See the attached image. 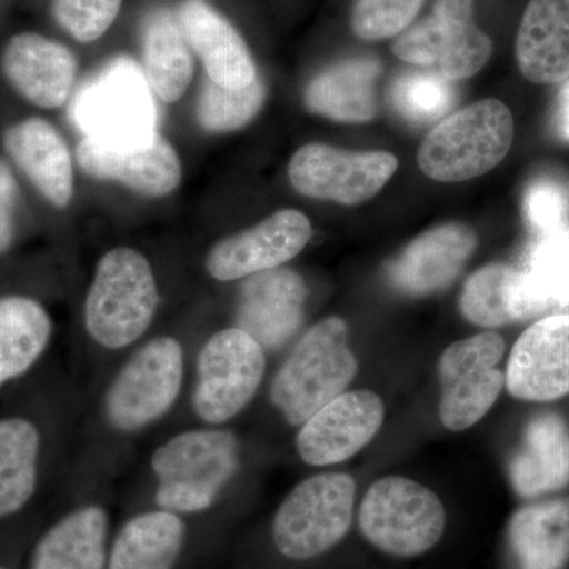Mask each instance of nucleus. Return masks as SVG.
I'll use <instances>...</instances> for the list:
<instances>
[{
    "label": "nucleus",
    "mask_w": 569,
    "mask_h": 569,
    "mask_svg": "<svg viewBox=\"0 0 569 569\" xmlns=\"http://www.w3.org/2000/svg\"><path fill=\"white\" fill-rule=\"evenodd\" d=\"M193 350L181 336L157 332L103 372L84 403L82 473L114 478L133 445L178 413Z\"/></svg>",
    "instance_id": "nucleus-1"
},
{
    "label": "nucleus",
    "mask_w": 569,
    "mask_h": 569,
    "mask_svg": "<svg viewBox=\"0 0 569 569\" xmlns=\"http://www.w3.org/2000/svg\"><path fill=\"white\" fill-rule=\"evenodd\" d=\"M244 468V443L230 426L187 425L157 441L142 462L141 507L187 519L222 507Z\"/></svg>",
    "instance_id": "nucleus-2"
},
{
    "label": "nucleus",
    "mask_w": 569,
    "mask_h": 569,
    "mask_svg": "<svg viewBox=\"0 0 569 569\" xmlns=\"http://www.w3.org/2000/svg\"><path fill=\"white\" fill-rule=\"evenodd\" d=\"M162 306L153 264L141 250L112 247L93 268L81 323L93 358L107 369L151 336Z\"/></svg>",
    "instance_id": "nucleus-3"
},
{
    "label": "nucleus",
    "mask_w": 569,
    "mask_h": 569,
    "mask_svg": "<svg viewBox=\"0 0 569 569\" xmlns=\"http://www.w3.org/2000/svg\"><path fill=\"white\" fill-rule=\"evenodd\" d=\"M268 351L244 329L230 325L194 347L186 408L190 425L230 426L263 387Z\"/></svg>",
    "instance_id": "nucleus-4"
},
{
    "label": "nucleus",
    "mask_w": 569,
    "mask_h": 569,
    "mask_svg": "<svg viewBox=\"0 0 569 569\" xmlns=\"http://www.w3.org/2000/svg\"><path fill=\"white\" fill-rule=\"evenodd\" d=\"M356 372L347 321L325 318L295 340L269 383V402L288 426H302L343 395Z\"/></svg>",
    "instance_id": "nucleus-5"
},
{
    "label": "nucleus",
    "mask_w": 569,
    "mask_h": 569,
    "mask_svg": "<svg viewBox=\"0 0 569 569\" xmlns=\"http://www.w3.org/2000/svg\"><path fill=\"white\" fill-rule=\"evenodd\" d=\"M515 119L507 104L486 99L452 112L427 134L418 164L438 182H463L489 173L508 156Z\"/></svg>",
    "instance_id": "nucleus-6"
},
{
    "label": "nucleus",
    "mask_w": 569,
    "mask_h": 569,
    "mask_svg": "<svg viewBox=\"0 0 569 569\" xmlns=\"http://www.w3.org/2000/svg\"><path fill=\"white\" fill-rule=\"evenodd\" d=\"M355 479L326 471L296 485L272 519L271 537L280 556L305 561L342 541L353 522Z\"/></svg>",
    "instance_id": "nucleus-7"
},
{
    "label": "nucleus",
    "mask_w": 569,
    "mask_h": 569,
    "mask_svg": "<svg viewBox=\"0 0 569 569\" xmlns=\"http://www.w3.org/2000/svg\"><path fill=\"white\" fill-rule=\"evenodd\" d=\"M445 507L436 492L410 478L378 479L359 508L367 541L395 557H418L443 537Z\"/></svg>",
    "instance_id": "nucleus-8"
},
{
    "label": "nucleus",
    "mask_w": 569,
    "mask_h": 569,
    "mask_svg": "<svg viewBox=\"0 0 569 569\" xmlns=\"http://www.w3.org/2000/svg\"><path fill=\"white\" fill-rule=\"evenodd\" d=\"M392 51L402 61L455 82L485 69L492 41L475 21V0H436L432 14L407 29Z\"/></svg>",
    "instance_id": "nucleus-9"
},
{
    "label": "nucleus",
    "mask_w": 569,
    "mask_h": 569,
    "mask_svg": "<svg viewBox=\"0 0 569 569\" xmlns=\"http://www.w3.org/2000/svg\"><path fill=\"white\" fill-rule=\"evenodd\" d=\"M111 477L82 475L84 496L40 531L28 553L26 569H107L114 529Z\"/></svg>",
    "instance_id": "nucleus-10"
},
{
    "label": "nucleus",
    "mask_w": 569,
    "mask_h": 569,
    "mask_svg": "<svg viewBox=\"0 0 569 569\" xmlns=\"http://www.w3.org/2000/svg\"><path fill=\"white\" fill-rule=\"evenodd\" d=\"M82 173L99 181L118 182L148 198H164L181 187V157L159 134L112 138L88 134L77 148Z\"/></svg>",
    "instance_id": "nucleus-11"
},
{
    "label": "nucleus",
    "mask_w": 569,
    "mask_h": 569,
    "mask_svg": "<svg viewBox=\"0 0 569 569\" xmlns=\"http://www.w3.org/2000/svg\"><path fill=\"white\" fill-rule=\"evenodd\" d=\"M503 355V337L493 331L459 340L441 355L440 418L448 430L477 425L497 402L505 387V373L497 369Z\"/></svg>",
    "instance_id": "nucleus-12"
},
{
    "label": "nucleus",
    "mask_w": 569,
    "mask_h": 569,
    "mask_svg": "<svg viewBox=\"0 0 569 569\" xmlns=\"http://www.w3.org/2000/svg\"><path fill=\"white\" fill-rule=\"evenodd\" d=\"M397 167L399 162L389 152H348L310 142L291 157L288 179L307 198L356 206L376 197Z\"/></svg>",
    "instance_id": "nucleus-13"
},
{
    "label": "nucleus",
    "mask_w": 569,
    "mask_h": 569,
    "mask_svg": "<svg viewBox=\"0 0 569 569\" xmlns=\"http://www.w3.org/2000/svg\"><path fill=\"white\" fill-rule=\"evenodd\" d=\"M310 239L312 224L306 213L282 209L247 230L213 242L204 257V271L213 282H241L287 264Z\"/></svg>",
    "instance_id": "nucleus-14"
},
{
    "label": "nucleus",
    "mask_w": 569,
    "mask_h": 569,
    "mask_svg": "<svg viewBox=\"0 0 569 569\" xmlns=\"http://www.w3.org/2000/svg\"><path fill=\"white\" fill-rule=\"evenodd\" d=\"M309 287L293 269H269L241 280L233 325L244 329L269 353L293 342L305 323Z\"/></svg>",
    "instance_id": "nucleus-15"
},
{
    "label": "nucleus",
    "mask_w": 569,
    "mask_h": 569,
    "mask_svg": "<svg viewBox=\"0 0 569 569\" xmlns=\"http://www.w3.org/2000/svg\"><path fill=\"white\" fill-rule=\"evenodd\" d=\"M383 419V400L376 392H343L298 427L296 451L307 466H336L370 443Z\"/></svg>",
    "instance_id": "nucleus-16"
},
{
    "label": "nucleus",
    "mask_w": 569,
    "mask_h": 569,
    "mask_svg": "<svg viewBox=\"0 0 569 569\" xmlns=\"http://www.w3.org/2000/svg\"><path fill=\"white\" fill-rule=\"evenodd\" d=\"M509 395L549 402L569 395V313H553L530 326L509 355Z\"/></svg>",
    "instance_id": "nucleus-17"
},
{
    "label": "nucleus",
    "mask_w": 569,
    "mask_h": 569,
    "mask_svg": "<svg viewBox=\"0 0 569 569\" xmlns=\"http://www.w3.org/2000/svg\"><path fill=\"white\" fill-rule=\"evenodd\" d=\"M0 67L11 88L41 110H58L69 102L78 78L73 51L37 32L10 37L0 56Z\"/></svg>",
    "instance_id": "nucleus-18"
},
{
    "label": "nucleus",
    "mask_w": 569,
    "mask_h": 569,
    "mask_svg": "<svg viewBox=\"0 0 569 569\" xmlns=\"http://www.w3.org/2000/svg\"><path fill=\"white\" fill-rule=\"evenodd\" d=\"M477 246V233L468 224H438L397 254L388 264V279L407 296L437 293L458 279Z\"/></svg>",
    "instance_id": "nucleus-19"
},
{
    "label": "nucleus",
    "mask_w": 569,
    "mask_h": 569,
    "mask_svg": "<svg viewBox=\"0 0 569 569\" xmlns=\"http://www.w3.org/2000/svg\"><path fill=\"white\" fill-rule=\"evenodd\" d=\"M192 519L138 507L112 535L107 569H178L189 549Z\"/></svg>",
    "instance_id": "nucleus-20"
},
{
    "label": "nucleus",
    "mask_w": 569,
    "mask_h": 569,
    "mask_svg": "<svg viewBox=\"0 0 569 569\" xmlns=\"http://www.w3.org/2000/svg\"><path fill=\"white\" fill-rule=\"evenodd\" d=\"M183 32L203 63L208 80L228 89H244L258 78L244 37L204 0H183L178 10Z\"/></svg>",
    "instance_id": "nucleus-21"
},
{
    "label": "nucleus",
    "mask_w": 569,
    "mask_h": 569,
    "mask_svg": "<svg viewBox=\"0 0 569 569\" xmlns=\"http://www.w3.org/2000/svg\"><path fill=\"white\" fill-rule=\"evenodd\" d=\"M3 148L41 197L56 209L74 194L73 157L59 130L43 118H28L3 133Z\"/></svg>",
    "instance_id": "nucleus-22"
},
{
    "label": "nucleus",
    "mask_w": 569,
    "mask_h": 569,
    "mask_svg": "<svg viewBox=\"0 0 569 569\" xmlns=\"http://www.w3.org/2000/svg\"><path fill=\"white\" fill-rule=\"evenodd\" d=\"M520 73L535 84L569 78V0H530L516 39Z\"/></svg>",
    "instance_id": "nucleus-23"
},
{
    "label": "nucleus",
    "mask_w": 569,
    "mask_h": 569,
    "mask_svg": "<svg viewBox=\"0 0 569 569\" xmlns=\"http://www.w3.org/2000/svg\"><path fill=\"white\" fill-rule=\"evenodd\" d=\"M509 479L520 497L556 492L569 485V427L556 413L531 419L519 451L509 462Z\"/></svg>",
    "instance_id": "nucleus-24"
},
{
    "label": "nucleus",
    "mask_w": 569,
    "mask_h": 569,
    "mask_svg": "<svg viewBox=\"0 0 569 569\" xmlns=\"http://www.w3.org/2000/svg\"><path fill=\"white\" fill-rule=\"evenodd\" d=\"M43 430L32 418H0V522L17 518L40 488Z\"/></svg>",
    "instance_id": "nucleus-25"
},
{
    "label": "nucleus",
    "mask_w": 569,
    "mask_h": 569,
    "mask_svg": "<svg viewBox=\"0 0 569 569\" xmlns=\"http://www.w3.org/2000/svg\"><path fill=\"white\" fill-rule=\"evenodd\" d=\"M142 67L160 102L173 104L186 96L194 77L193 50L178 14L153 10L142 24Z\"/></svg>",
    "instance_id": "nucleus-26"
},
{
    "label": "nucleus",
    "mask_w": 569,
    "mask_h": 569,
    "mask_svg": "<svg viewBox=\"0 0 569 569\" xmlns=\"http://www.w3.org/2000/svg\"><path fill=\"white\" fill-rule=\"evenodd\" d=\"M380 71L378 62L369 59H356L329 67L307 84V110L329 121H372L378 114L376 84Z\"/></svg>",
    "instance_id": "nucleus-27"
},
{
    "label": "nucleus",
    "mask_w": 569,
    "mask_h": 569,
    "mask_svg": "<svg viewBox=\"0 0 569 569\" xmlns=\"http://www.w3.org/2000/svg\"><path fill=\"white\" fill-rule=\"evenodd\" d=\"M54 336V321L39 299L0 298V389L39 365Z\"/></svg>",
    "instance_id": "nucleus-28"
},
{
    "label": "nucleus",
    "mask_w": 569,
    "mask_h": 569,
    "mask_svg": "<svg viewBox=\"0 0 569 569\" xmlns=\"http://www.w3.org/2000/svg\"><path fill=\"white\" fill-rule=\"evenodd\" d=\"M508 541L520 569H565L569 563V497L515 512Z\"/></svg>",
    "instance_id": "nucleus-29"
},
{
    "label": "nucleus",
    "mask_w": 569,
    "mask_h": 569,
    "mask_svg": "<svg viewBox=\"0 0 569 569\" xmlns=\"http://www.w3.org/2000/svg\"><path fill=\"white\" fill-rule=\"evenodd\" d=\"M519 310L522 321L569 313V227L542 234L531 247L519 269Z\"/></svg>",
    "instance_id": "nucleus-30"
},
{
    "label": "nucleus",
    "mask_w": 569,
    "mask_h": 569,
    "mask_svg": "<svg viewBox=\"0 0 569 569\" xmlns=\"http://www.w3.org/2000/svg\"><path fill=\"white\" fill-rule=\"evenodd\" d=\"M459 309L470 323L482 328L522 321L519 310V269L490 263L468 277Z\"/></svg>",
    "instance_id": "nucleus-31"
},
{
    "label": "nucleus",
    "mask_w": 569,
    "mask_h": 569,
    "mask_svg": "<svg viewBox=\"0 0 569 569\" xmlns=\"http://www.w3.org/2000/svg\"><path fill=\"white\" fill-rule=\"evenodd\" d=\"M266 96H268V88L260 77L244 89L222 88L208 80L198 97L197 110H194L198 126L206 133L238 132L260 114Z\"/></svg>",
    "instance_id": "nucleus-32"
},
{
    "label": "nucleus",
    "mask_w": 569,
    "mask_h": 569,
    "mask_svg": "<svg viewBox=\"0 0 569 569\" xmlns=\"http://www.w3.org/2000/svg\"><path fill=\"white\" fill-rule=\"evenodd\" d=\"M140 91L127 81L116 77L110 86L99 89L89 102V121L96 122V133L102 137L133 138L146 133L144 122L148 119L140 100Z\"/></svg>",
    "instance_id": "nucleus-33"
},
{
    "label": "nucleus",
    "mask_w": 569,
    "mask_h": 569,
    "mask_svg": "<svg viewBox=\"0 0 569 569\" xmlns=\"http://www.w3.org/2000/svg\"><path fill=\"white\" fill-rule=\"evenodd\" d=\"M455 89L436 71H417L399 78L392 89V102L400 114L413 122H430L451 107Z\"/></svg>",
    "instance_id": "nucleus-34"
},
{
    "label": "nucleus",
    "mask_w": 569,
    "mask_h": 569,
    "mask_svg": "<svg viewBox=\"0 0 569 569\" xmlns=\"http://www.w3.org/2000/svg\"><path fill=\"white\" fill-rule=\"evenodd\" d=\"M426 0H355L351 29L358 39L378 41L406 31Z\"/></svg>",
    "instance_id": "nucleus-35"
},
{
    "label": "nucleus",
    "mask_w": 569,
    "mask_h": 569,
    "mask_svg": "<svg viewBox=\"0 0 569 569\" xmlns=\"http://www.w3.org/2000/svg\"><path fill=\"white\" fill-rule=\"evenodd\" d=\"M123 0H52L51 13L59 28L78 43H93L110 31Z\"/></svg>",
    "instance_id": "nucleus-36"
},
{
    "label": "nucleus",
    "mask_w": 569,
    "mask_h": 569,
    "mask_svg": "<svg viewBox=\"0 0 569 569\" xmlns=\"http://www.w3.org/2000/svg\"><path fill=\"white\" fill-rule=\"evenodd\" d=\"M526 213L529 222L541 234L568 227L569 194L559 182L541 179L531 183L526 194Z\"/></svg>",
    "instance_id": "nucleus-37"
},
{
    "label": "nucleus",
    "mask_w": 569,
    "mask_h": 569,
    "mask_svg": "<svg viewBox=\"0 0 569 569\" xmlns=\"http://www.w3.org/2000/svg\"><path fill=\"white\" fill-rule=\"evenodd\" d=\"M18 181L6 160L0 159V254L9 252L17 231Z\"/></svg>",
    "instance_id": "nucleus-38"
},
{
    "label": "nucleus",
    "mask_w": 569,
    "mask_h": 569,
    "mask_svg": "<svg viewBox=\"0 0 569 569\" xmlns=\"http://www.w3.org/2000/svg\"><path fill=\"white\" fill-rule=\"evenodd\" d=\"M557 126L565 140L569 141V82L563 86L559 96V114H557Z\"/></svg>",
    "instance_id": "nucleus-39"
},
{
    "label": "nucleus",
    "mask_w": 569,
    "mask_h": 569,
    "mask_svg": "<svg viewBox=\"0 0 569 569\" xmlns=\"http://www.w3.org/2000/svg\"><path fill=\"white\" fill-rule=\"evenodd\" d=\"M0 569H14V568L11 567V565H9V563H3V561H0Z\"/></svg>",
    "instance_id": "nucleus-40"
}]
</instances>
